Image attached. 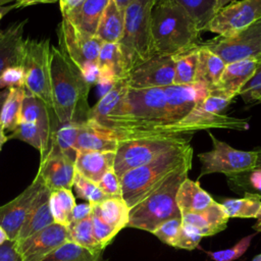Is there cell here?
<instances>
[{
	"instance_id": "cell-1",
	"label": "cell",
	"mask_w": 261,
	"mask_h": 261,
	"mask_svg": "<svg viewBox=\"0 0 261 261\" xmlns=\"http://www.w3.org/2000/svg\"><path fill=\"white\" fill-rule=\"evenodd\" d=\"M52 110L59 122H83L88 119V96L91 86L81 69L59 48L51 45Z\"/></svg>"
},
{
	"instance_id": "cell-2",
	"label": "cell",
	"mask_w": 261,
	"mask_h": 261,
	"mask_svg": "<svg viewBox=\"0 0 261 261\" xmlns=\"http://www.w3.org/2000/svg\"><path fill=\"white\" fill-rule=\"evenodd\" d=\"M151 31L155 53L160 56H174L201 43V31L173 0L156 1L151 12Z\"/></svg>"
},
{
	"instance_id": "cell-3",
	"label": "cell",
	"mask_w": 261,
	"mask_h": 261,
	"mask_svg": "<svg viewBox=\"0 0 261 261\" xmlns=\"http://www.w3.org/2000/svg\"><path fill=\"white\" fill-rule=\"evenodd\" d=\"M193 147L190 143L174 147L152 161L125 172L120 180L121 198L129 208L140 203L158 188L172 172L192 162Z\"/></svg>"
},
{
	"instance_id": "cell-4",
	"label": "cell",
	"mask_w": 261,
	"mask_h": 261,
	"mask_svg": "<svg viewBox=\"0 0 261 261\" xmlns=\"http://www.w3.org/2000/svg\"><path fill=\"white\" fill-rule=\"evenodd\" d=\"M191 168L192 162L184 164L148 197L130 208L126 227H134L152 233L168 219H181V213L176 203V193L180 184L188 177Z\"/></svg>"
},
{
	"instance_id": "cell-5",
	"label": "cell",
	"mask_w": 261,
	"mask_h": 261,
	"mask_svg": "<svg viewBox=\"0 0 261 261\" xmlns=\"http://www.w3.org/2000/svg\"><path fill=\"white\" fill-rule=\"evenodd\" d=\"M231 101L232 99L222 92L216 89L211 90L185 117L174 123L165 125L162 128V136L184 137L185 135H193L196 132L209 130L210 128L248 129V120L225 114L224 110Z\"/></svg>"
},
{
	"instance_id": "cell-6",
	"label": "cell",
	"mask_w": 261,
	"mask_h": 261,
	"mask_svg": "<svg viewBox=\"0 0 261 261\" xmlns=\"http://www.w3.org/2000/svg\"><path fill=\"white\" fill-rule=\"evenodd\" d=\"M157 0H135L124 10V25L118 42L127 74L134 67L155 56L151 12Z\"/></svg>"
},
{
	"instance_id": "cell-7",
	"label": "cell",
	"mask_w": 261,
	"mask_h": 261,
	"mask_svg": "<svg viewBox=\"0 0 261 261\" xmlns=\"http://www.w3.org/2000/svg\"><path fill=\"white\" fill-rule=\"evenodd\" d=\"M50 63L51 45L49 39H24L21 60L24 88L52 109Z\"/></svg>"
},
{
	"instance_id": "cell-8",
	"label": "cell",
	"mask_w": 261,
	"mask_h": 261,
	"mask_svg": "<svg viewBox=\"0 0 261 261\" xmlns=\"http://www.w3.org/2000/svg\"><path fill=\"white\" fill-rule=\"evenodd\" d=\"M191 137H151L121 141L115 151L113 170L117 177L141 165H144L162 153L190 143Z\"/></svg>"
},
{
	"instance_id": "cell-9",
	"label": "cell",
	"mask_w": 261,
	"mask_h": 261,
	"mask_svg": "<svg viewBox=\"0 0 261 261\" xmlns=\"http://www.w3.org/2000/svg\"><path fill=\"white\" fill-rule=\"evenodd\" d=\"M208 135L212 141V149L198 154L201 163L199 178L211 173H223L230 176L256 167V150H238L215 138L209 130Z\"/></svg>"
},
{
	"instance_id": "cell-10",
	"label": "cell",
	"mask_w": 261,
	"mask_h": 261,
	"mask_svg": "<svg viewBox=\"0 0 261 261\" xmlns=\"http://www.w3.org/2000/svg\"><path fill=\"white\" fill-rule=\"evenodd\" d=\"M200 46L230 63L243 59L261 60V17L231 37H216L201 42Z\"/></svg>"
},
{
	"instance_id": "cell-11",
	"label": "cell",
	"mask_w": 261,
	"mask_h": 261,
	"mask_svg": "<svg viewBox=\"0 0 261 261\" xmlns=\"http://www.w3.org/2000/svg\"><path fill=\"white\" fill-rule=\"evenodd\" d=\"M261 17V0L231 1L221 7L208 23L206 31L219 37H231Z\"/></svg>"
},
{
	"instance_id": "cell-12",
	"label": "cell",
	"mask_w": 261,
	"mask_h": 261,
	"mask_svg": "<svg viewBox=\"0 0 261 261\" xmlns=\"http://www.w3.org/2000/svg\"><path fill=\"white\" fill-rule=\"evenodd\" d=\"M57 36L59 50L64 52L79 68L86 63H98L103 42L96 36L84 34L65 17H62L58 24Z\"/></svg>"
},
{
	"instance_id": "cell-13",
	"label": "cell",
	"mask_w": 261,
	"mask_h": 261,
	"mask_svg": "<svg viewBox=\"0 0 261 261\" xmlns=\"http://www.w3.org/2000/svg\"><path fill=\"white\" fill-rule=\"evenodd\" d=\"M174 81V60L172 56L155 55L134 67L125 76L128 88H163Z\"/></svg>"
},
{
	"instance_id": "cell-14",
	"label": "cell",
	"mask_w": 261,
	"mask_h": 261,
	"mask_svg": "<svg viewBox=\"0 0 261 261\" xmlns=\"http://www.w3.org/2000/svg\"><path fill=\"white\" fill-rule=\"evenodd\" d=\"M45 186L42 177L37 173L32 184L18 196L0 206V225L9 240H15L18 231L30 212L36 197Z\"/></svg>"
},
{
	"instance_id": "cell-15",
	"label": "cell",
	"mask_w": 261,
	"mask_h": 261,
	"mask_svg": "<svg viewBox=\"0 0 261 261\" xmlns=\"http://www.w3.org/2000/svg\"><path fill=\"white\" fill-rule=\"evenodd\" d=\"M74 160L63 153L55 144L50 143L48 153L40 160L38 174L51 191L71 189L75 175Z\"/></svg>"
},
{
	"instance_id": "cell-16",
	"label": "cell",
	"mask_w": 261,
	"mask_h": 261,
	"mask_svg": "<svg viewBox=\"0 0 261 261\" xmlns=\"http://www.w3.org/2000/svg\"><path fill=\"white\" fill-rule=\"evenodd\" d=\"M70 241L66 225L52 223L29 238L16 241L22 261H41L62 244Z\"/></svg>"
},
{
	"instance_id": "cell-17",
	"label": "cell",
	"mask_w": 261,
	"mask_h": 261,
	"mask_svg": "<svg viewBox=\"0 0 261 261\" xmlns=\"http://www.w3.org/2000/svg\"><path fill=\"white\" fill-rule=\"evenodd\" d=\"M171 122L174 123L185 117L202 101L210 90L201 83L190 85H170L163 87Z\"/></svg>"
},
{
	"instance_id": "cell-18",
	"label": "cell",
	"mask_w": 261,
	"mask_h": 261,
	"mask_svg": "<svg viewBox=\"0 0 261 261\" xmlns=\"http://www.w3.org/2000/svg\"><path fill=\"white\" fill-rule=\"evenodd\" d=\"M118 143L115 134L111 129L88 118L80 124L74 150L76 152H115Z\"/></svg>"
},
{
	"instance_id": "cell-19",
	"label": "cell",
	"mask_w": 261,
	"mask_h": 261,
	"mask_svg": "<svg viewBox=\"0 0 261 261\" xmlns=\"http://www.w3.org/2000/svg\"><path fill=\"white\" fill-rule=\"evenodd\" d=\"M28 19L12 22L0 33V74L8 67L21 65L23 32Z\"/></svg>"
},
{
	"instance_id": "cell-20",
	"label": "cell",
	"mask_w": 261,
	"mask_h": 261,
	"mask_svg": "<svg viewBox=\"0 0 261 261\" xmlns=\"http://www.w3.org/2000/svg\"><path fill=\"white\" fill-rule=\"evenodd\" d=\"M258 64L259 61L256 59H243L226 63L215 89L233 99L252 77Z\"/></svg>"
},
{
	"instance_id": "cell-21",
	"label": "cell",
	"mask_w": 261,
	"mask_h": 261,
	"mask_svg": "<svg viewBox=\"0 0 261 261\" xmlns=\"http://www.w3.org/2000/svg\"><path fill=\"white\" fill-rule=\"evenodd\" d=\"M228 219L223 207L216 201L202 212L181 214V222L194 227L202 237H210L224 230Z\"/></svg>"
},
{
	"instance_id": "cell-22",
	"label": "cell",
	"mask_w": 261,
	"mask_h": 261,
	"mask_svg": "<svg viewBox=\"0 0 261 261\" xmlns=\"http://www.w3.org/2000/svg\"><path fill=\"white\" fill-rule=\"evenodd\" d=\"M50 194L51 190H49L45 185L36 197L35 202L20 227L15 241L18 242L24 240L54 223L49 204Z\"/></svg>"
},
{
	"instance_id": "cell-23",
	"label": "cell",
	"mask_w": 261,
	"mask_h": 261,
	"mask_svg": "<svg viewBox=\"0 0 261 261\" xmlns=\"http://www.w3.org/2000/svg\"><path fill=\"white\" fill-rule=\"evenodd\" d=\"M115 152H76L74 168L84 177L98 184L102 176L113 168Z\"/></svg>"
},
{
	"instance_id": "cell-24",
	"label": "cell",
	"mask_w": 261,
	"mask_h": 261,
	"mask_svg": "<svg viewBox=\"0 0 261 261\" xmlns=\"http://www.w3.org/2000/svg\"><path fill=\"white\" fill-rule=\"evenodd\" d=\"M51 112H53V110L50 109L41 99L25 91L21 108V120L30 121L37 125L48 149L50 148L52 133Z\"/></svg>"
},
{
	"instance_id": "cell-25",
	"label": "cell",
	"mask_w": 261,
	"mask_h": 261,
	"mask_svg": "<svg viewBox=\"0 0 261 261\" xmlns=\"http://www.w3.org/2000/svg\"><path fill=\"white\" fill-rule=\"evenodd\" d=\"M213 202V198L201 188L199 181L189 177L180 184L176 193V203L181 214L202 212Z\"/></svg>"
},
{
	"instance_id": "cell-26",
	"label": "cell",
	"mask_w": 261,
	"mask_h": 261,
	"mask_svg": "<svg viewBox=\"0 0 261 261\" xmlns=\"http://www.w3.org/2000/svg\"><path fill=\"white\" fill-rule=\"evenodd\" d=\"M110 0H85L83 4L65 16L77 30L95 36L100 18Z\"/></svg>"
},
{
	"instance_id": "cell-27",
	"label": "cell",
	"mask_w": 261,
	"mask_h": 261,
	"mask_svg": "<svg viewBox=\"0 0 261 261\" xmlns=\"http://www.w3.org/2000/svg\"><path fill=\"white\" fill-rule=\"evenodd\" d=\"M198 63L195 83L205 85L210 91L214 90L224 70L225 62L215 53L198 45Z\"/></svg>"
},
{
	"instance_id": "cell-28",
	"label": "cell",
	"mask_w": 261,
	"mask_h": 261,
	"mask_svg": "<svg viewBox=\"0 0 261 261\" xmlns=\"http://www.w3.org/2000/svg\"><path fill=\"white\" fill-rule=\"evenodd\" d=\"M124 11L117 7L113 0L106 6L95 36L103 43H118L123 32Z\"/></svg>"
},
{
	"instance_id": "cell-29",
	"label": "cell",
	"mask_w": 261,
	"mask_h": 261,
	"mask_svg": "<svg viewBox=\"0 0 261 261\" xmlns=\"http://www.w3.org/2000/svg\"><path fill=\"white\" fill-rule=\"evenodd\" d=\"M130 208L121 197L107 198L93 205V213L113 227L117 232L126 227Z\"/></svg>"
},
{
	"instance_id": "cell-30",
	"label": "cell",
	"mask_w": 261,
	"mask_h": 261,
	"mask_svg": "<svg viewBox=\"0 0 261 261\" xmlns=\"http://www.w3.org/2000/svg\"><path fill=\"white\" fill-rule=\"evenodd\" d=\"M25 88H11L5 98L0 115V126L4 132H13L21 120L22 101Z\"/></svg>"
},
{
	"instance_id": "cell-31",
	"label": "cell",
	"mask_w": 261,
	"mask_h": 261,
	"mask_svg": "<svg viewBox=\"0 0 261 261\" xmlns=\"http://www.w3.org/2000/svg\"><path fill=\"white\" fill-rule=\"evenodd\" d=\"M53 118V117H52ZM79 122H59L56 118L52 119V133L50 143L55 144L63 153L75 159L76 151L74 144L80 130Z\"/></svg>"
},
{
	"instance_id": "cell-32",
	"label": "cell",
	"mask_w": 261,
	"mask_h": 261,
	"mask_svg": "<svg viewBox=\"0 0 261 261\" xmlns=\"http://www.w3.org/2000/svg\"><path fill=\"white\" fill-rule=\"evenodd\" d=\"M179 4L203 32L219 10L218 0H173Z\"/></svg>"
},
{
	"instance_id": "cell-33",
	"label": "cell",
	"mask_w": 261,
	"mask_h": 261,
	"mask_svg": "<svg viewBox=\"0 0 261 261\" xmlns=\"http://www.w3.org/2000/svg\"><path fill=\"white\" fill-rule=\"evenodd\" d=\"M41 261H103L102 252H93L68 241L45 256Z\"/></svg>"
},
{
	"instance_id": "cell-34",
	"label": "cell",
	"mask_w": 261,
	"mask_h": 261,
	"mask_svg": "<svg viewBox=\"0 0 261 261\" xmlns=\"http://www.w3.org/2000/svg\"><path fill=\"white\" fill-rule=\"evenodd\" d=\"M220 204L229 218H256L261 210V196L247 193L243 198L225 199Z\"/></svg>"
},
{
	"instance_id": "cell-35",
	"label": "cell",
	"mask_w": 261,
	"mask_h": 261,
	"mask_svg": "<svg viewBox=\"0 0 261 261\" xmlns=\"http://www.w3.org/2000/svg\"><path fill=\"white\" fill-rule=\"evenodd\" d=\"M49 204L54 222L67 226L70 223L71 211L75 206V199L71 189L51 191Z\"/></svg>"
},
{
	"instance_id": "cell-36",
	"label": "cell",
	"mask_w": 261,
	"mask_h": 261,
	"mask_svg": "<svg viewBox=\"0 0 261 261\" xmlns=\"http://www.w3.org/2000/svg\"><path fill=\"white\" fill-rule=\"evenodd\" d=\"M198 53L197 46L172 56L174 60V85H190L195 83Z\"/></svg>"
},
{
	"instance_id": "cell-37",
	"label": "cell",
	"mask_w": 261,
	"mask_h": 261,
	"mask_svg": "<svg viewBox=\"0 0 261 261\" xmlns=\"http://www.w3.org/2000/svg\"><path fill=\"white\" fill-rule=\"evenodd\" d=\"M67 228L69 231L71 242L93 252L103 251V249L100 247L93 233L92 215L86 219L70 222L67 225Z\"/></svg>"
},
{
	"instance_id": "cell-38",
	"label": "cell",
	"mask_w": 261,
	"mask_h": 261,
	"mask_svg": "<svg viewBox=\"0 0 261 261\" xmlns=\"http://www.w3.org/2000/svg\"><path fill=\"white\" fill-rule=\"evenodd\" d=\"M7 138L8 140H12V139L20 140L31 145L35 149H37L40 152V160H42L49 151V149L47 148V146L43 141V138L39 128L37 127L36 124L30 121L21 120L19 124L16 126V128L13 132H11L9 136H7Z\"/></svg>"
},
{
	"instance_id": "cell-39",
	"label": "cell",
	"mask_w": 261,
	"mask_h": 261,
	"mask_svg": "<svg viewBox=\"0 0 261 261\" xmlns=\"http://www.w3.org/2000/svg\"><path fill=\"white\" fill-rule=\"evenodd\" d=\"M227 181L231 190L245 192V194H257L261 196V168L253 169L227 176Z\"/></svg>"
},
{
	"instance_id": "cell-40",
	"label": "cell",
	"mask_w": 261,
	"mask_h": 261,
	"mask_svg": "<svg viewBox=\"0 0 261 261\" xmlns=\"http://www.w3.org/2000/svg\"><path fill=\"white\" fill-rule=\"evenodd\" d=\"M72 187L74 188V191L80 198L87 200L88 203L92 205H96L109 198L100 190L96 182H93L92 180L84 177L76 171Z\"/></svg>"
},
{
	"instance_id": "cell-41",
	"label": "cell",
	"mask_w": 261,
	"mask_h": 261,
	"mask_svg": "<svg viewBox=\"0 0 261 261\" xmlns=\"http://www.w3.org/2000/svg\"><path fill=\"white\" fill-rule=\"evenodd\" d=\"M253 237L254 234H250L243 238L232 248L221 250V251H215V252L207 251L206 253L213 261H233L240 258L242 255H244V253L248 250Z\"/></svg>"
},
{
	"instance_id": "cell-42",
	"label": "cell",
	"mask_w": 261,
	"mask_h": 261,
	"mask_svg": "<svg viewBox=\"0 0 261 261\" xmlns=\"http://www.w3.org/2000/svg\"><path fill=\"white\" fill-rule=\"evenodd\" d=\"M246 104L256 103L261 97V62L257 66L252 77L244 85L239 94Z\"/></svg>"
},
{
	"instance_id": "cell-43",
	"label": "cell",
	"mask_w": 261,
	"mask_h": 261,
	"mask_svg": "<svg viewBox=\"0 0 261 261\" xmlns=\"http://www.w3.org/2000/svg\"><path fill=\"white\" fill-rule=\"evenodd\" d=\"M181 227V219L172 218L161 223L152 233L161 242L173 247Z\"/></svg>"
},
{
	"instance_id": "cell-44",
	"label": "cell",
	"mask_w": 261,
	"mask_h": 261,
	"mask_svg": "<svg viewBox=\"0 0 261 261\" xmlns=\"http://www.w3.org/2000/svg\"><path fill=\"white\" fill-rule=\"evenodd\" d=\"M92 223H93V233L102 249H104L118 233L113 227L103 221L98 215L92 212Z\"/></svg>"
},
{
	"instance_id": "cell-45",
	"label": "cell",
	"mask_w": 261,
	"mask_h": 261,
	"mask_svg": "<svg viewBox=\"0 0 261 261\" xmlns=\"http://www.w3.org/2000/svg\"><path fill=\"white\" fill-rule=\"evenodd\" d=\"M11 88H24V72L21 65L10 66L0 74V91Z\"/></svg>"
},
{
	"instance_id": "cell-46",
	"label": "cell",
	"mask_w": 261,
	"mask_h": 261,
	"mask_svg": "<svg viewBox=\"0 0 261 261\" xmlns=\"http://www.w3.org/2000/svg\"><path fill=\"white\" fill-rule=\"evenodd\" d=\"M202 238L203 237L194 227L181 222V227L173 247L186 250H194L198 247Z\"/></svg>"
},
{
	"instance_id": "cell-47",
	"label": "cell",
	"mask_w": 261,
	"mask_h": 261,
	"mask_svg": "<svg viewBox=\"0 0 261 261\" xmlns=\"http://www.w3.org/2000/svg\"><path fill=\"white\" fill-rule=\"evenodd\" d=\"M100 190L109 198L121 197L120 180L115 174L113 168L108 170L97 184Z\"/></svg>"
},
{
	"instance_id": "cell-48",
	"label": "cell",
	"mask_w": 261,
	"mask_h": 261,
	"mask_svg": "<svg viewBox=\"0 0 261 261\" xmlns=\"http://www.w3.org/2000/svg\"><path fill=\"white\" fill-rule=\"evenodd\" d=\"M0 261H22L15 240H6L0 245Z\"/></svg>"
},
{
	"instance_id": "cell-49",
	"label": "cell",
	"mask_w": 261,
	"mask_h": 261,
	"mask_svg": "<svg viewBox=\"0 0 261 261\" xmlns=\"http://www.w3.org/2000/svg\"><path fill=\"white\" fill-rule=\"evenodd\" d=\"M93 212V205L90 203H81L75 204L71 211L70 215V222L80 221L86 219L92 215Z\"/></svg>"
},
{
	"instance_id": "cell-50",
	"label": "cell",
	"mask_w": 261,
	"mask_h": 261,
	"mask_svg": "<svg viewBox=\"0 0 261 261\" xmlns=\"http://www.w3.org/2000/svg\"><path fill=\"white\" fill-rule=\"evenodd\" d=\"M85 0H59V7L62 17L69 15L73 10L80 7Z\"/></svg>"
},
{
	"instance_id": "cell-51",
	"label": "cell",
	"mask_w": 261,
	"mask_h": 261,
	"mask_svg": "<svg viewBox=\"0 0 261 261\" xmlns=\"http://www.w3.org/2000/svg\"><path fill=\"white\" fill-rule=\"evenodd\" d=\"M59 0H15L13 3L15 5V8H24L37 4H49V3H55Z\"/></svg>"
},
{
	"instance_id": "cell-52",
	"label": "cell",
	"mask_w": 261,
	"mask_h": 261,
	"mask_svg": "<svg viewBox=\"0 0 261 261\" xmlns=\"http://www.w3.org/2000/svg\"><path fill=\"white\" fill-rule=\"evenodd\" d=\"M13 9H16L14 3H13V4H7V5L0 6V21H1V19H2L7 13H9V12H10L11 10H13ZM0 33H1V30H0Z\"/></svg>"
},
{
	"instance_id": "cell-53",
	"label": "cell",
	"mask_w": 261,
	"mask_h": 261,
	"mask_svg": "<svg viewBox=\"0 0 261 261\" xmlns=\"http://www.w3.org/2000/svg\"><path fill=\"white\" fill-rule=\"evenodd\" d=\"M114 2H115V4L117 5V7L118 8H120L121 10H125L126 9V7L132 3V2H134L135 0H113Z\"/></svg>"
},
{
	"instance_id": "cell-54",
	"label": "cell",
	"mask_w": 261,
	"mask_h": 261,
	"mask_svg": "<svg viewBox=\"0 0 261 261\" xmlns=\"http://www.w3.org/2000/svg\"><path fill=\"white\" fill-rule=\"evenodd\" d=\"M7 141H8V138H7V136H6L5 132H4V129L0 126V152H1V150H2L3 145H4Z\"/></svg>"
},
{
	"instance_id": "cell-55",
	"label": "cell",
	"mask_w": 261,
	"mask_h": 261,
	"mask_svg": "<svg viewBox=\"0 0 261 261\" xmlns=\"http://www.w3.org/2000/svg\"><path fill=\"white\" fill-rule=\"evenodd\" d=\"M8 91H9V89H5V90L0 91V115H1V110H2L3 103L5 101V98H6L7 94H8Z\"/></svg>"
},
{
	"instance_id": "cell-56",
	"label": "cell",
	"mask_w": 261,
	"mask_h": 261,
	"mask_svg": "<svg viewBox=\"0 0 261 261\" xmlns=\"http://www.w3.org/2000/svg\"><path fill=\"white\" fill-rule=\"evenodd\" d=\"M256 219H257V220H256V223L253 225V228H254L256 231L261 232V210H260L258 216L256 217Z\"/></svg>"
},
{
	"instance_id": "cell-57",
	"label": "cell",
	"mask_w": 261,
	"mask_h": 261,
	"mask_svg": "<svg viewBox=\"0 0 261 261\" xmlns=\"http://www.w3.org/2000/svg\"><path fill=\"white\" fill-rule=\"evenodd\" d=\"M6 240H9V239L7 238L6 232L4 231V229H3V228L1 227V225H0V245L3 244Z\"/></svg>"
},
{
	"instance_id": "cell-58",
	"label": "cell",
	"mask_w": 261,
	"mask_h": 261,
	"mask_svg": "<svg viewBox=\"0 0 261 261\" xmlns=\"http://www.w3.org/2000/svg\"><path fill=\"white\" fill-rule=\"evenodd\" d=\"M257 151V161H256V167L261 168V149H256Z\"/></svg>"
},
{
	"instance_id": "cell-59",
	"label": "cell",
	"mask_w": 261,
	"mask_h": 261,
	"mask_svg": "<svg viewBox=\"0 0 261 261\" xmlns=\"http://www.w3.org/2000/svg\"><path fill=\"white\" fill-rule=\"evenodd\" d=\"M231 1H234V0H218V8L220 9L221 7H223V6H225L226 4L230 3Z\"/></svg>"
},
{
	"instance_id": "cell-60",
	"label": "cell",
	"mask_w": 261,
	"mask_h": 261,
	"mask_svg": "<svg viewBox=\"0 0 261 261\" xmlns=\"http://www.w3.org/2000/svg\"><path fill=\"white\" fill-rule=\"evenodd\" d=\"M15 0H0V6H3L5 4H9L11 2H14Z\"/></svg>"
},
{
	"instance_id": "cell-61",
	"label": "cell",
	"mask_w": 261,
	"mask_h": 261,
	"mask_svg": "<svg viewBox=\"0 0 261 261\" xmlns=\"http://www.w3.org/2000/svg\"><path fill=\"white\" fill-rule=\"evenodd\" d=\"M252 261H261V253H260L259 255L255 256V257L253 258V260H252Z\"/></svg>"
},
{
	"instance_id": "cell-62",
	"label": "cell",
	"mask_w": 261,
	"mask_h": 261,
	"mask_svg": "<svg viewBox=\"0 0 261 261\" xmlns=\"http://www.w3.org/2000/svg\"><path fill=\"white\" fill-rule=\"evenodd\" d=\"M256 103H258V104H261V97L256 101Z\"/></svg>"
},
{
	"instance_id": "cell-63",
	"label": "cell",
	"mask_w": 261,
	"mask_h": 261,
	"mask_svg": "<svg viewBox=\"0 0 261 261\" xmlns=\"http://www.w3.org/2000/svg\"><path fill=\"white\" fill-rule=\"evenodd\" d=\"M260 62H261V60H260Z\"/></svg>"
}]
</instances>
